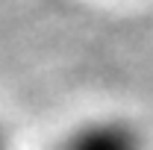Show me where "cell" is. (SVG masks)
<instances>
[{"label": "cell", "instance_id": "2", "mask_svg": "<svg viewBox=\"0 0 153 150\" xmlns=\"http://www.w3.org/2000/svg\"><path fill=\"white\" fill-rule=\"evenodd\" d=\"M0 150H12V141H9V132L0 127Z\"/></svg>", "mask_w": 153, "mask_h": 150}, {"label": "cell", "instance_id": "1", "mask_svg": "<svg viewBox=\"0 0 153 150\" xmlns=\"http://www.w3.org/2000/svg\"><path fill=\"white\" fill-rule=\"evenodd\" d=\"M59 150H150L144 130L124 115H97L62 138Z\"/></svg>", "mask_w": 153, "mask_h": 150}]
</instances>
